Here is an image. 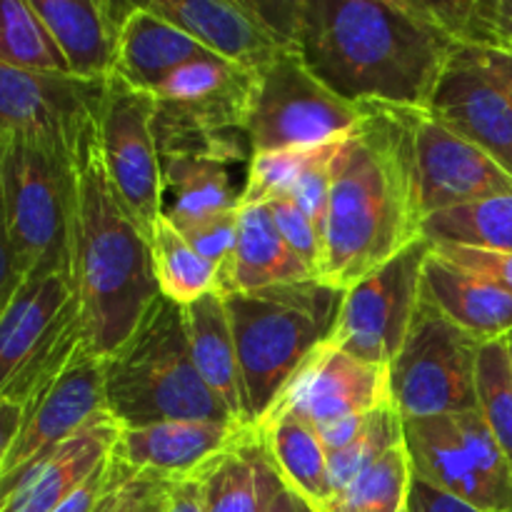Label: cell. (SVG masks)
<instances>
[{
    "instance_id": "obj_23",
    "label": "cell",
    "mask_w": 512,
    "mask_h": 512,
    "mask_svg": "<svg viewBox=\"0 0 512 512\" xmlns=\"http://www.w3.org/2000/svg\"><path fill=\"white\" fill-rule=\"evenodd\" d=\"M423 300L480 345L512 335V295L430 250Z\"/></svg>"
},
{
    "instance_id": "obj_4",
    "label": "cell",
    "mask_w": 512,
    "mask_h": 512,
    "mask_svg": "<svg viewBox=\"0 0 512 512\" xmlns=\"http://www.w3.org/2000/svg\"><path fill=\"white\" fill-rule=\"evenodd\" d=\"M345 290L320 280L228 293L230 325L243 383V418L253 428L295 370L333 335Z\"/></svg>"
},
{
    "instance_id": "obj_13",
    "label": "cell",
    "mask_w": 512,
    "mask_h": 512,
    "mask_svg": "<svg viewBox=\"0 0 512 512\" xmlns=\"http://www.w3.org/2000/svg\"><path fill=\"white\" fill-rule=\"evenodd\" d=\"M23 410L20 433L0 470V495L88 425L108 415L103 360L80 345L63 373Z\"/></svg>"
},
{
    "instance_id": "obj_2",
    "label": "cell",
    "mask_w": 512,
    "mask_h": 512,
    "mask_svg": "<svg viewBox=\"0 0 512 512\" xmlns=\"http://www.w3.org/2000/svg\"><path fill=\"white\" fill-rule=\"evenodd\" d=\"M403 110L370 105L333 160L320 283L348 290L423 240Z\"/></svg>"
},
{
    "instance_id": "obj_30",
    "label": "cell",
    "mask_w": 512,
    "mask_h": 512,
    "mask_svg": "<svg viewBox=\"0 0 512 512\" xmlns=\"http://www.w3.org/2000/svg\"><path fill=\"white\" fill-rule=\"evenodd\" d=\"M150 250L160 295L170 303L185 308L203 295L220 290L218 268L195 253L183 233L165 218L158 220L150 235Z\"/></svg>"
},
{
    "instance_id": "obj_43",
    "label": "cell",
    "mask_w": 512,
    "mask_h": 512,
    "mask_svg": "<svg viewBox=\"0 0 512 512\" xmlns=\"http://www.w3.org/2000/svg\"><path fill=\"white\" fill-rule=\"evenodd\" d=\"M370 415H373V413L348 415V418H340V420H333V423L320 425L318 433H320V440H323L325 450L333 455V453H338V450H343L345 445L353 443V440L358 438V435L365 430Z\"/></svg>"
},
{
    "instance_id": "obj_26",
    "label": "cell",
    "mask_w": 512,
    "mask_h": 512,
    "mask_svg": "<svg viewBox=\"0 0 512 512\" xmlns=\"http://www.w3.org/2000/svg\"><path fill=\"white\" fill-rule=\"evenodd\" d=\"M183 315L195 370L208 385L210 393L225 405V410L238 423L245 425L238 350H235L233 325H230L225 295L220 290H213L195 303L185 305Z\"/></svg>"
},
{
    "instance_id": "obj_6",
    "label": "cell",
    "mask_w": 512,
    "mask_h": 512,
    "mask_svg": "<svg viewBox=\"0 0 512 512\" xmlns=\"http://www.w3.org/2000/svg\"><path fill=\"white\" fill-rule=\"evenodd\" d=\"M78 158L25 133L0 135V193L23 280L70 275Z\"/></svg>"
},
{
    "instance_id": "obj_39",
    "label": "cell",
    "mask_w": 512,
    "mask_h": 512,
    "mask_svg": "<svg viewBox=\"0 0 512 512\" xmlns=\"http://www.w3.org/2000/svg\"><path fill=\"white\" fill-rule=\"evenodd\" d=\"M238 223L240 208L208 215V218L195 220V223L183 225V228L178 230L183 233V238L188 240L190 248L198 255H203L208 263H213L215 268H218V273L223 275L230 258H233L235 243H238Z\"/></svg>"
},
{
    "instance_id": "obj_5",
    "label": "cell",
    "mask_w": 512,
    "mask_h": 512,
    "mask_svg": "<svg viewBox=\"0 0 512 512\" xmlns=\"http://www.w3.org/2000/svg\"><path fill=\"white\" fill-rule=\"evenodd\" d=\"M103 365L105 408L120 428L165 420L238 423L195 370L183 308L163 295L133 338Z\"/></svg>"
},
{
    "instance_id": "obj_16",
    "label": "cell",
    "mask_w": 512,
    "mask_h": 512,
    "mask_svg": "<svg viewBox=\"0 0 512 512\" xmlns=\"http://www.w3.org/2000/svg\"><path fill=\"white\" fill-rule=\"evenodd\" d=\"M388 405H393L390 370L353 358L325 340L295 370L268 413H293L320 428L333 420L368 415Z\"/></svg>"
},
{
    "instance_id": "obj_41",
    "label": "cell",
    "mask_w": 512,
    "mask_h": 512,
    "mask_svg": "<svg viewBox=\"0 0 512 512\" xmlns=\"http://www.w3.org/2000/svg\"><path fill=\"white\" fill-rule=\"evenodd\" d=\"M173 480L155 473H138L125 488L113 512H168V495Z\"/></svg>"
},
{
    "instance_id": "obj_45",
    "label": "cell",
    "mask_w": 512,
    "mask_h": 512,
    "mask_svg": "<svg viewBox=\"0 0 512 512\" xmlns=\"http://www.w3.org/2000/svg\"><path fill=\"white\" fill-rule=\"evenodd\" d=\"M463 50L470 55V60H473L483 73H488L490 78H493L512 98V55L498 53V50Z\"/></svg>"
},
{
    "instance_id": "obj_7",
    "label": "cell",
    "mask_w": 512,
    "mask_h": 512,
    "mask_svg": "<svg viewBox=\"0 0 512 512\" xmlns=\"http://www.w3.org/2000/svg\"><path fill=\"white\" fill-rule=\"evenodd\" d=\"M83 345L70 275L23 283L0 320V398L30 405Z\"/></svg>"
},
{
    "instance_id": "obj_32",
    "label": "cell",
    "mask_w": 512,
    "mask_h": 512,
    "mask_svg": "<svg viewBox=\"0 0 512 512\" xmlns=\"http://www.w3.org/2000/svg\"><path fill=\"white\" fill-rule=\"evenodd\" d=\"M423 3L428 18L455 48L498 50L512 55V0H450Z\"/></svg>"
},
{
    "instance_id": "obj_24",
    "label": "cell",
    "mask_w": 512,
    "mask_h": 512,
    "mask_svg": "<svg viewBox=\"0 0 512 512\" xmlns=\"http://www.w3.org/2000/svg\"><path fill=\"white\" fill-rule=\"evenodd\" d=\"M303 280H315V275L288 248L268 205H243L238 243L228 268L220 275V293H250Z\"/></svg>"
},
{
    "instance_id": "obj_31",
    "label": "cell",
    "mask_w": 512,
    "mask_h": 512,
    "mask_svg": "<svg viewBox=\"0 0 512 512\" xmlns=\"http://www.w3.org/2000/svg\"><path fill=\"white\" fill-rule=\"evenodd\" d=\"M423 238L430 243L512 253V193L430 215L423 225Z\"/></svg>"
},
{
    "instance_id": "obj_18",
    "label": "cell",
    "mask_w": 512,
    "mask_h": 512,
    "mask_svg": "<svg viewBox=\"0 0 512 512\" xmlns=\"http://www.w3.org/2000/svg\"><path fill=\"white\" fill-rule=\"evenodd\" d=\"M143 5L213 55L255 73L288 50H298L265 23L253 0H150Z\"/></svg>"
},
{
    "instance_id": "obj_33",
    "label": "cell",
    "mask_w": 512,
    "mask_h": 512,
    "mask_svg": "<svg viewBox=\"0 0 512 512\" xmlns=\"http://www.w3.org/2000/svg\"><path fill=\"white\" fill-rule=\"evenodd\" d=\"M0 63L35 73H68L53 35L30 0H0Z\"/></svg>"
},
{
    "instance_id": "obj_36",
    "label": "cell",
    "mask_w": 512,
    "mask_h": 512,
    "mask_svg": "<svg viewBox=\"0 0 512 512\" xmlns=\"http://www.w3.org/2000/svg\"><path fill=\"white\" fill-rule=\"evenodd\" d=\"M400 443H403V418L398 415V410L393 405L375 410L363 433L343 450L330 455V500L343 493L360 473H365L370 465L378 463L388 450Z\"/></svg>"
},
{
    "instance_id": "obj_28",
    "label": "cell",
    "mask_w": 512,
    "mask_h": 512,
    "mask_svg": "<svg viewBox=\"0 0 512 512\" xmlns=\"http://www.w3.org/2000/svg\"><path fill=\"white\" fill-rule=\"evenodd\" d=\"M198 475L203 480L205 512H263L283 485L255 428L210 460Z\"/></svg>"
},
{
    "instance_id": "obj_19",
    "label": "cell",
    "mask_w": 512,
    "mask_h": 512,
    "mask_svg": "<svg viewBox=\"0 0 512 512\" xmlns=\"http://www.w3.org/2000/svg\"><path fill=\"white\" fill-rule=\"evenodd\" d=\"M30 5L53 35L73 78L113 80L120 33L138 5L115 0H30Z\"/></svg>"
},
{
    "instance_id": "obj_9",
    "label": "cell",
    "mask_w": 512,
    "mask_h": 512,
    "mask_svg": "<svg viewBox=\"0 0 512 512\" xmlns=\"http://www.w3.org/2000/svg\"><path fill=\"white\" fill-rule=\"evenodd\" d=\"M370 105L343 100L325 88L298 50H288L258 75L248 133L253 153L338 143L363 125Z\"/></svg>"
},
{
    "instance_id": "obj_35",
    "label": "cell",
    "mask_w": 512,
    "mask_h": 512,
    "mask_svg": "<svg viewBox=\"0 0 512 512\" xmlns=\"http://www.w3.org/2000/svg\"><path fill=\"white\" fill-rule=\"evenodd\" d=\"M478 410L512 470V368L508 340L480 345L478 353Z\"/></svg>"
},
{
    "instance_id": "obj_38",
    "label": "cell",
    "mask_w": 512,
    "mask_h": 512,
    "mask_svg": "<svg viewBox=\"0 0 512 512\" xmlns=\"http://www.w3.org/2000/svg\"><path fill=\"white\" fill-rule=\"evenodd\" d=\"M268 205L270 215H273L275 225H278L280 235L285 238L288 248L303 260L310 268V273L315 275V280L320 278V268H323V233H320L318 225L298 208L290 198H275Z\"/></svg>"
},
{
    "instance_id": "obj_3",
    "label": "cell",
    "mask_w": 512,
    "mask_h": 512,
    "mask_svg": "<svg viewBox=\"0 0 512 512\" xmlns=\"http://www.w3.org/2000/svg\"><path fill=\"white\" fill-rule=\"evenodd\" d=\"M70 278L83 348L100 360L118 353L160 300L150 238L110 185L98 140L78 158Z\"/></svg>"
},
{
    "instance_id": "obj_15",
    "label": "cell",
    "mask_w": 512,
    "mask_h": 512,
    "mask_svg": "<svg viewBox=\"0 0 512 512\" xmlns=\"http://www.w3.org/2000/svg\"><path fill=\"white\" fill-rule=\"evenodd\" d=\"M258 75L218 55L185 63L153 90L155 133L245 130Z\"/></svg>"
},
{
    "instance_id": "obj_10",
    "label": "cell",
    "mask_w": 512,
    "mask_h": 512,
    "mask_svg": "<svg viewBox=\"0 0 512 512\" xmlns=\"http://www.w3.org/2000/svg\"><path fill=\"white\" fill-rule=\"evenodd\" d=\"M433 243L418 240L358 285L345 290L330 343L353 358L390 368L423 298V268Z\"/></svg>"
},
{
    "instance_id": "obj_21",
    "label": "cell",
    "mask_w": 512,
    "mask_h": 512,
    "mask_svg": "<svg viewBox=\"0 0 512 512\" xmlns=\"http://www.w3.org/2000/svg\"><path fill=\"white\" fill-rule=\"evenodd\" d=\"M243 423L218 420H165L145 428H120L115 453L138 473H155L163 478H185L228 448L245 433Z\"/></svg>"
},
{
    "instance_id": "obj_37",
    "label": "cell",
    "mask_w": 512,
    "mask_h": 512,
    "mask_svg": "<svg viewBox=\"0 0 512 512\" xmlns=\"http://www.w3.org/2000/svg\"><path fill=\"white\" fill-rule=\"evenodd\" d=\"M135 475L138 470L130 468L113 448L108 458L53 512H113Z\"/></svg>"
},
{
    "instance_id": "obj_29",
    "label": "cell",
    "mask_w": 512,
    "mask_h": 512,
    "mask_svg": "<svg viewBox=\"0 0 512 512\" xmlns=\"http://www.w3.org/2000/svg\"><path fill=\"white\" fill-rule=\"evenodd\" d=\"M163 163V218L175 228L208 215L238 210L243 188H238L233 165L205 155L165 153Z\"/></svg>"
},
{
    "instance_id": "obj_14",
    "label": "cell",
    "mask_w": 512,
    "mask_h": 512,
    "mask_svg": "<svg viewBox=\"0 0 512 512\" xmlns=\"http://www.w3.org/2000/svg\"><path fill=\"white\" fill-rule=\"evenodd\" d=\"M423 218L512 193V178L428 110H403Z\"/></svg>"
},
{
    "instance_id": "obj_42",
    "label": "cell",
    "mask_w": 512,
    "mask_h": 512,
    "mask_svg": "<svg viewBox=\"0 0 512 512\" xmlns=\"http://www.w3.org/2000/svg\"><path fill=\"white\" fill-rule=\"evenodd\" d=\"M23 275H20L18 260H15L13 243H10L8 220H5L3 208V193H0V320H3L5 310L15 300L18 290L23 288Z\"/></svg>"
},
{
    "instance_id": "obj_1",
    "label": "cell",
    "mask_w": 512,
    "mask_h": 512,
    "mask_svg": "<svg viewBox=\"0 0 512 512\" xmlns=\"http://www.w3.org/2000/svg\"><path fill=\"white\" fill-rule=\"evenodd\" d=\"M295 48L343 100L395 110H428L458 50L420 0H300Z\"/></svg>"
},
{
    "instance_id": "obj_8",
    "label": "cell",
    "mask_w": 512,
    "mask_h": 512,
    "mask_svg": "<svg viewBox=\"0 0 512 512\" xmlns=\"http://www.w3.org/2000/svg\"><path fill=\"white\" fill-rule=\"evenodd\" d=\"M480 343L420 298L403 348L390 363L393 408L405 420L478 410Z\"/></svg>"
},
{
    "instance_id": "obj_40",
    "label": "cell",
    "mask_w": 512,
    "mask_h": 512,
    "mask_svg": "<svg viewBox=\"0 0 512 512\" xmlns=\"http://www.w3.org/2000/svg\"><path fill=\"white\" fill-rule=\"evenodd\" d=\"M433 250L440 258L450 260L458 268L468 270V273L478 275V278H485L488 283L498 285V288L512 295V253L450 243H433Z\"/></svg>"
},
{
    "instance_id": "obj_17",
    "label": "cell",
    "mask_w": 512,
    "mask_h": 512,
    "mask_svg": "<svg viewBox=\"0 0 512 512\" xmlns=\"http://www.w3.org/2000/svg\"><path fill=\"white\" fill-rule=\"evenodd\" d=\"M428 113L483 150L512 178V98L463 48L455 50L438 80Z\"/></svg>"
},
{
    "instance_id": "obj_34",
    "label": "cell",
    "mask_w": 512,
    "mask_h": 512,
    "mask_svg": "<svg viewBox=\"0 0 512 512\" xmlns=\"http://www.w3.org/2000/svg\"><path fill=\"white\" fill-rule=\"evenodd\" d=\"M410 483L413 470L405 443H400L335 495L325 512H405Z\"/></svg>"
},
{
    "instance_id": "obj_12",
    "label": "cell",
    "mask_w": 512,
    "mask_h": 512,
    "mask_svg": "<svg viewBox=\"0 0 512 512\" xmlns=\"http://www.w3.org/2000/svg\"><path fill=\"white\" fill-rule=\"evenodd\" d=\"M105 85L0 63V135H35L80 158L98 140Z\"/></svg>"
},
{
    "instance_id": "obj_11",
    "label": "cell",
    "mask_w": 512,
    "mask_h": 512,
    "mask_svg": "<svg viewBox=\"0 0 512 512\" xmlns=\"http://www.w3.org/2000/svg\"><path fill=\"white\" fill-rule=\"evenodd\" d=\"M98 150L110 185L145 235L163 218V163L155 138V95L113 78L105 85Z\"/></svg>"
},
{
    "instance_id": "obj_48",
    "label": "cell",
    "mask_w": 512,
    "mask_h": 512,
    "mask_svg": "<svg viewBox=\"0 0 512 512\" xmlns=\"http://www.w3.org/2000/svg\"><path fill=\"white\" fill-rule=\"evenodd\" d=\"M505 340H508V353H510V368H512V335H508V338H505Z\"/></svg>"
},
{
    "instance_id": "obj_47",
    "label": "cell",
    "mask_w": 512,
    "mask_h": 512,
    "mask_svg": "<svg viewBox=\"0 0 512 512\" xmlns=\"http://www.w3.org/2000/svg\"><path fill=\"white\" fill-rule=\"evenodd\" d=\"M263 512H315V510L310 508L298 493H293V490L283 483L278 490H275V495L270 498V503L265 505Z\"/></svg>"
},
{
    "instance_id": "obj_22",
    "label": "cell",
    "mask_w": 512,
    "mask_h": 512,
    "mask_svg": "<svg viewBox=\"0 0 512 512\" xmlns=\"http://www.w3.org/2000/svg\"><path fill=\"white\" fill-rule=\"evenodd\" d=\"M120 425L103 415L0 495V512H53L115 448Z\"/></svg>"
},
{
    "instance_id": "obj_20",
    "label": "cell",
    "mask_w": 512,
    "mask_h": 512,
    "mask_svg": "<svg viewBox=\"0 0 512 512\" xmlns=\"http://www.w3.org/2000/svg\"><path fill=\"white\" fill-rule=\"evenodd\" d=\"M403 443L413 478L488 512H512V495L490 483L470 455L453 415L405 420Z\"/></svg>"
},
{
    "instance_id": "obj_27",
    "label": "cell",
    "mask_w": 512,
    "mask_h": 512,
    "mask_svg": "<svg viewBox=\"0 0 512 512\" xmlns=\"http://www.w3.org/2000/svg\"><path fill=\"white\" fill-rule=\"evenodd\" d=\"M283 483L315 512L330 503V453L315 425L293 413H268L253 425Z\"/></svg>"
},
{
    "instance_id": "obj_46",
    "label": "cell",
    "mask_w": 512,
    "mask_h": 512,
    "mask_svg": "<svg viewBox=\"0 0 512 512\" xmlns=\"http://www.w3.org/2000/svg\"><path fill=\"white\" fill-rule=\"evenodd\" d=\"M23 418H25L23 405L0 398V470H3V463L5 458H8L10 448H13L15 438H18Z\"/></svg>"
},
{
    "instance_id": "obj_25",
    "label": "cell",
    "mask_w": 512,
    "mask_h": 512,
    "mask_svg": "<svg viewBox=\"0 0 512 512\" xmlns=\"http://www.w3.org/2000/svg\"><path fill=\"white\" fill-rule=\"evenodd\" d=\"M208 55L213 53L205 50L198 40L145 5H138L120 33L113 78L123 80L130 88L153 93L173 70Z\"/></svg>"
},
{
    "instance_id": "obj_44",
    "label": "cell",
    "mask_w": 512,
    "mask_h": 512,
    "mask_svg": "<svg viewBox=\"0 0 512 512\" xmlns=\"http://www.w3.org/2000/svg\"><path fill=\"white\" fill-rule=\"evenodd\" d=\"M168 512H205L203 480L200 475H185L170 483Z\"/></svg>"
}]
</instances>
